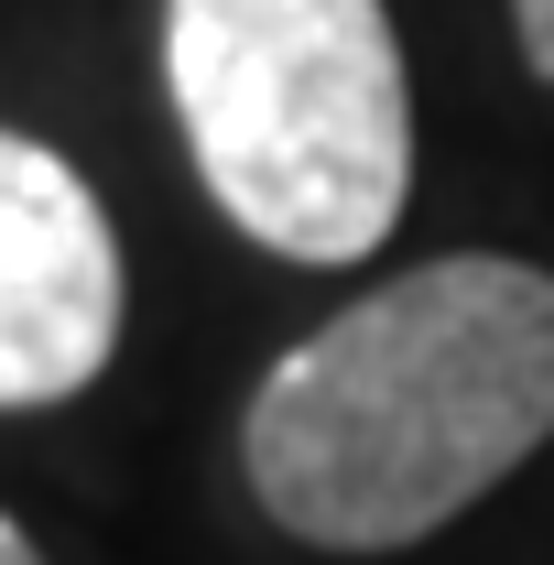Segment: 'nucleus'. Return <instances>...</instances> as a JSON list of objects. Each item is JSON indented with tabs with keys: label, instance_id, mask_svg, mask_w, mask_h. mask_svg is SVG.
Wrapping results in <instances>:
<instances>
[{
	"label": "nucleus",
	"instance_id": "20e7f679",
	"mask_svg": "<svg viewBox=\"0 0 554 565\" xmlns=\"http://www.w3.org/2000/svg\"><path fill=\"white\" fill-rule=\"evenodd\" d=\"M511 33H522V66L554 76V0H511Z\"/></svg>",
	"mask_w": 554,
	"mask_h": 565
},
{
	"label": "nucleus",
	"instance_id": "f257e3e1",
	"mask_svg": "<svg viewBox=\"0 0 554 565\" xmlns=\"http://www.w3.org/2000/svg\"><path fill=\"white\" fill-rule=\"evenodd\" d=\"M554 435V273L446 250L359 294L251 392L239 468L294 544L403 555Z\"/></svg>",
	"mask_w": 554,
	"mask_h": 565
},
{
	"label": "nucleus",
	"instance_id": "7ed1b4c3",
	"mask_svg": "<svg viewBox=\"0 0 554 565\" xmlns=\"http://www.w3.org/2000/svg\"><path fill=\"white\" fill-rule=\"evenodd\" d=\"M120 349V239L66 152L0 131V414L87 392Z\"/></svg>",
	"mask_w": 554,
	"mask_h": 565
},
{
	"label": "nucleus",
	"instance_id": "39448f33",
	"mask_svg": "<svg viewBox=\"0 0 554 565\" xmlns=\"http://www.w3.org/2000/svg\"><path fill=\"white\" fill-rule=\"evenodd\" d=\"M0 565H44V555H33V533H22L11 511H0Z\"/></svg>",
	"mask_w": 554,
	"mask_h": 565
},
{
	"label": "nucleus",
	"instance_id": "f03ea898",
	"mask_svg": "<svg viewBox=\"0 0 554 565\" xmlns=\"http://www.w3.org/2000/svg\"><path fill=\"white\" fill-rule=\"evenodd\" d=\"M163 87L207 196L283 262H370L414 196L381 0H163Z\"/></svg>",
	"mask_w": 554,
	"mask_h": 565
}]
</instances>
